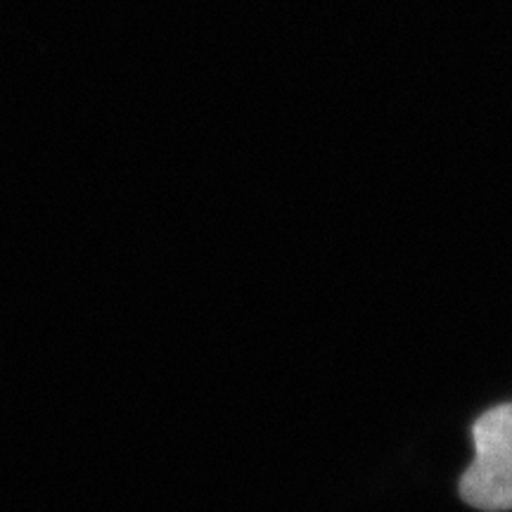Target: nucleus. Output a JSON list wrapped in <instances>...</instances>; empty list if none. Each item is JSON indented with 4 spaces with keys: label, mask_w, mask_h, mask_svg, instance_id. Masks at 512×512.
<instances>
[{
    "label": "nucleus",
    "mask_w": 512,
    "mask_h": 512,
    "mask_svg": "<svg viewBox=\"0 0 512 512\" xmlns=\"http://www.w3.org/2000/svg\"><path fill=\"white\" fill-rule=\"evenodd\" d=\"M475 458L460 479V496L484 512L512 510V403L491 408L472 427Z\"/></svg>",
    "instance_id": "nucleus-1"
}]
</instances>
